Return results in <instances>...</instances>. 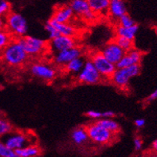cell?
Segmentation results:
<instances>
[{
  "mask_svg": "<svg viewBox=\"0 0 157 157\" xmlns=\"http://www.w3.org/2000/svg\"><path fill=\"white\" fill-rule=\"evenodd\" d=\"M83 66H84V61L83 60V59L78 58L66 64L65 65V69L68 72L79 73L83 67Z\"/></svg>",
  "mask_w": 157,
  "mask_h": 157,
  "instance_id": "cell-23",
  "label": "cell"
},
{
  "mask_svg": "<svg viewBox=\"0 0 157 157\" xmlns=\"http://www.w3.org/2000/svg\"><path fill=\"white\" fill-rule=\"evenodd\" d=\"M16 157H37L41 154V149L36 145H28L15 151Z\"/></svg>",
  "mask_w": 157,
  "mask_h": 157,
  "instance_id": "cell-18",
  "label": "cell"
},
{
  "mask_svg": "<svg viewBox=\"0 0 157 157\" xmlns=\"http://www.w3.org/2000/svg\"><path fill=\"white\" fill-rule=\"evenodd\" d=\"M4 143L6 147L10 150L15 151L18 149L23 148L24 147L28 146V137L23 133H14V134L9 135L5 139Z\"/></svg>",
  "mask_w": 157,
  "mask_h": 157,
  "instance_id": "cell-13",
  "label": "cell"
},
{
  "mask_svg": "<svg viewBox=\"0 0 157 157\" xmlns=\"http://www.w3.org/2000/svg\"><path fill=\"white\" fill-rule=\"evenodd\" d=\"M74 12L69 5H63L56 9L52 19L57 23H68L74 16Z\"/></svg>",
  "mask_w": 157,
  "mask_h": 157,
  "instance_id": "cell-15",
  "label": "cell"
},
{
  "mask_svg": "<svg viewBox=\"0 0 157 157\" xmlns=\"http://www.w3.org/2000/svg\"><path fill=\"white\" fill-rule=\"evenodd\" d=\"M101 79V75L95 68L92 63L90 60L85 62L84 66L78 75V82L86 84H95L99 83Z\"/></svg>",
  "mask_w": 157,
  "mask_h": 157,
  "instance_id": "cell-7",
  "label": "cell"
},
{
  "mask_svg": "<svg viewBox=\"0 0 157 157\" xmlns=\"http://www.w3.org/2000/svg\"><path fill=\"white\" fill-rule=\"evenodd\" d=\"M45 30L48 31V34H49V38L51 39V40L59 37L60 35L59 33L57 31V30H56L52 25L50 24L48 22L45 24Z\"/></svg>",
  "mask_w": 157,
  "mask_h": 157,
  "instance_id": "cell-30",
  "label": "cell"
},
{
  "mask_svg": "<svg viewBox=\"0 0 157 157\" xmlns=\"http://www.w3.org/2000/svg\"><path fill=\"white\" fill-rule=\"evenodd\" d=\"M151 147L154 151H156L157 149V140H153L152 143H151Z\"/></svg>",
  "mask_w": 157,
  "mask_h": 157,
  "instance_id": "cell-37",
  "label": "cell"
},
{
  "mask_svg": "<svg viewBox=\"0 0 157 157\" xmlns=\"http://www.w3.org/2000/svg\"><path fill=\"white\" fill-rule=\"evenodd\" d=\"M116 116V113L112 111H106L104 112H102V118L103 119H112Z\"/></svg>",
  "mask_w": 157,
  "mask_h": 157,
  "instance_id": "cell-33",
  "label": "cell"
},
{
  "mask_svg": "<svg viewBox=\"0 0 157 157\" xmlns=\"http://www.w3.org/2000/svg\"><path fill=\"white\" fill-rule=\"evenodd\" d=\"M90 61L92 63L95 68L97 70L101 77L110 78L116 69V65L111 63L106 59L101 52H96L92 55Z\"/></svg>",
  "mask_w": 157,
  "mask_h": 157,
  "instance_id": "cell-6",
  "label": "cell"
},
{
  "mask_svg": "<svg viewBox=\"0 0 157 157\" xmlns=\"http://www.w3.org/2000/svg\"><path fill=\"white\" fill-rule=\"evenodd\" d=\"M6 30L17 39L26 36L28 31L27 19L23 15L17 12H10L5 16Z\"/></svg>",
  "mask_w": 157,
  "mask_h": 157,
  "instance_id": "cell-2",
  "label": "cell"
},
{
  "mask_svg": "<svg viewBox=\"0 0 157 157\" xmlns=\"http://www.w3.org/2000/svg\"><path fill=\"white\" fill-rule=\"evenodd\" d=\"M69 6L74 14L80 15L87 21H93L96 19V14L90 9L88 2L86 0H73Z\"/></svg>",
  "mask_w": 157,
  "mask_h": 157,
  "instance_id": "cell-8",
  "label": "cell"
},
{
  "mask_svg": "<svg viewBox=\"0 0 157 157\" xmlns=\"http://www.w3.org/2000/svg\"><path fill=\"white\" fill-rule=\"evenodd\" d=\"M101 53L106 59L114 65H116L125 55V52L114 41L108 43L104 47Z\"/></svg>",
  "mask_w": 157,
  "mask_h": 157,
  "instance_id": "cell-9",
  "label": "cell"
},
{
  "mask_svg": "<svg viewBox=\"0 0 157 157\" xmlns=\"http://www.w3.org/2000/svg\"><path fill=\"white\" fill-rule=\"evenodd\" d=\"M116 44H117L119 47H120L121 49L124 51L125 53L126 52H130L131 50H132L134 48V44H133V41L132 40H129V39H127L125 38L119 37V36H116L113 40Z\"/></svg>",
  "mask_w": 157,
  "mask_h": 157,
  "instance_id": "cell-24",
  "label": "cell"
},
{
  "mask_svg": "<svg viewBox=\"0 0 157 157\" xmlns=\"http://www.w3.org/2000/svg\"><path fill=\"white\" fill-rule=\"evenodd\" d=\"M2 58L10 66H20L27 61L28 56L18 41L15 39L2 50Z\"/></svg>",
  "mask_w": 157,
  "mask_h": 157,
  "instance_id": "cell-1",
  "label": "cell"
},
{
  "mask_svg": "<svg viewBox=\"0 0 157 157\" xmlns=\"http://www.w3.org/2000/svg\"><path fill=\"white\" fill-rule=\"evenodd\" d=\"M30 71L34 76L44 80H52L56 75V70L53 67L44 63H34Z\"/></svg>",
  "mask_w": 157,
  "mask_h": 157,
  "instance_id": "cell-11",
  "label": "cell"
},
{
  "mask_svg": "<svg viewBox=\"0 0 157 157\" xmlns=\"http://www.w3.org/2000/svg\"><path fill=\"white\" fill-rule=\"evenodd\" d=\"M143 57V53L139 50L133 48L130 52H126L123 58L116 64L117 69L125 68L128 67L140 64Z\"/></svg>",
  "mask_w": 157,
  "mask_h": 157,
  "instance_id": "cell-10",
  "label": "cell"
},
{
  "mask_svg": "<svg viewBox=\"0 0 157 157\" xmlns=\"http://www.w3.org/2000/svg\"><path fill=\"white\" fill-rule=\"evenodd\" d=\"M148 157H157V156H156V154H152V155H149Z\"/></svg>",
  "mask_w": 157,
  "mask_h": 157,
  "instance_id": "cell-38",
  "label": "cell"
},
{
  "mask_svg": "<svg viewBox=\"0 0 157 157\" xmlns=\"http://www.w3.org/2000/svg\"><path fill=\"white\" fill-rule=\"evenodd\" d=\"M95 123L115 136H116L120 132V124L112 119H103L102 118L100 120H97Z\"/></svg>",
  "mask_w": 157,
  "mask_h": 157,
  "instance_id": "cell-19",
  "label": "cell"
},
{
  "mask_svg": "<svg viewBox=\"0 0 157 157\" xmlns=\"http://www.w3.org/2000/svg\"><path fill=\"white\" fill-rule=\"evenodd\" d=\"M108 11L112 18L119 19L123 15L127 14V6L124 1L112 0L109 2Z\"/></svg>",
  "mask_w": 157,
  "mask_h": 157,
  "instance_id": "cell-16",
  "label": "cell"
},
{
  "mask_svg": "<svg viewBox=\"0 0 157 157\" xmlns=\"http://www.w3.org/2000/svg\"><path fill=\"white\" fill-rule=\"evenodd\" d=\"M119 23H120V27H131L136 24L134 19L128 13L119 19Z\"/></svg>",
  "mask_w": 157,
  "mask_h": 157,
  "instance_id": "cell-27",
  "label": "cell"
},
{
  "mask_svg": "<svg viewBox=\"0 0 157 157\" xmlns=\"http://www.w3.org/2000/svg\"><path fill=\"white\" fill-rule=\"evenodd\" d=\"M140 64L133 65V66L125 67V68H116L110 79L116 87L124 88L128 86L131 78L139 75L140 74Z\"/></svg>",
  "mask_w": 157,
  "mask_h": 157,
  "instance_id": "cell-3",
  "label": "cell"
},
{
  "mask_svg": "<svg viewBox=\"0 0 157 157\" xmlns=\"http://www.w3.org/2000/svg\"><path fill=\"white\" fill-rule=\"evenodd\" d=\"M71 137L76 145H82L88 140V136L85 128H77L74 129Z\"/></svg>",
  "mask_w": 157,
  "mask_h": 157,
  "instance_id": "cell-21",
  "label": "cell"
},
{
  "mask_svg": "<svg viewBox=\"0 0 157 157\" xmlns=\"http://www.w3.org/2000/svg\"><path fill=\"white\" fill-rule=\"evenodd\" d=\"M87 2L90 9L97 15L98 13L108 11L110 1L109 0H89Z\"/></svg>",
  "mask_w": 157,
  "mask_h": 157,
  "instance_id": "cell-22",
  "label": "cell"
},
{
  "mask_svg": "<svg viewBox=\"0 0 157 157\" xmlns=\"http://www.w3.org/2000/svg\"><path fill=\"white\" fill-rule=\"evenodd\" d=\"M156 98H157V91L155 90V91H153L151 95H149L148 97L147 98V99H146V100H147V103H151V102L155 100V99H156Z\"/></svg>",
  "mask_w": 157,
  "mask_h": 157,
  "instance_id": "cell-35",
  "label": "cell"
},
{
  "mask_svg": "<svg viewBox=\"0 0 157 157\" xmlns=\"http://www.w3.org/2000/svg\"><path fill=\"white\" fill-rule=\"evenodd\" d=\"M81 55H82V51H81L80 48L75 47V48H71V49L57 52L56 56H55L54 61L58 65L65 66L71 61H72L75 59L80 58Z\"/></svg>",
  "mask_w": 157,
  "mask_h": 157,
  "instance_id": "cell-12",
  "label": "cell"
},
{
  "mask_svg": "<svg viewBox=\"0 0 157 157\" xmlns=\"http://www.w3.org/2000/svg\"><path fill=\"white\" fill-rule=\"evenodd\" d=\"M0 157H16L15 151L6 147L2 141L0 140Z\"/></svg>",
  "mask_w": 157,
  "mask_h": 157,
  "instance_id": "cell-28",
  "label": "cell"
},
{
  "mask_svg": "<svg viewBox=\"0 0 157 157\" xmlns=\"http://www.w3.org/2000/svg\"><path fill=\"white\" fill-rule=\"evenodd\" d=\"M134 147L136 151H140L143 147V140L140 136H136L134 138Z\"/></svg>",
  "mask_w": 157,
  "mask_h": 157,
  "instance_id": "cell-32",
  "label": "cell"
},
{
  "mask_svg": "<svg viewBox=\"0 0 157 157\" xmlns=\"http://www.w3.org/2000/svg\"><path fill=\"white\" fill-rule=\"evenodd\" d=\"M139 157H144V156H143V155H141V156H139Z\"/></svg>",
  "mask_w": 157,
  "mask_h": 157,
  "instance_id": "cell-39",
  "label": "cell"
},
{
  "mask_svg": "<svg viewBox=\"0 0 157 157\" xmlns=\"http://www.w3.org/2000/svg\"><path fill=\"white\" fill-rule=\"evenodd\" d=\"M86 116L90 119H92V120H99L102 119V112L95 111V110H90V111H87L86 112Z\"/></svg>",
  "mask_w": 157,
  "mask_h": 157,
  "instance_id": "cell-31",
  "label": "cell"
},
{
  "mask_svg": "<svg viewBox=\"0 0 157 157\" xmlns=\"http://www.w3.org/2000/svg\"><path fill=\"white\" fill-rule=\"evenodd\" d=\"M48 23L57 30L60 35L67 36V37H73L75 35V28L73 26L70 25L69 23H59L53 20L52 19L48 21Z\"/></svg>",
  "mask_w": 157,
  "mask_h": 157,
  "instance_id": "cell-17",
  "label": "cell"
},
{
  "mask_svg": "<svg viewBox=\"0 0 157 157\" xmlns=\"http://www.w3.org/2000/svg\"><path fill=\"white\" fill-rule=\"evenodd\" d=\"M12 125L4 118H0V137L10 134L12 131Z\"/></svg>",
  "mask_w": 157,
  "mask_h": 157,
  "instance_id": "cell-26",
  "label": "cell"
},
{
  "mask_svg": "<svg viewBox=\"0 0 157 157\" xmlns=\"http://www.w3.org/2000/svg\"><path fill=\"white\" fill-rule=\"evenodd\" d=\"M10 3L5 0H0V17H5L10 12Z\"/></svg>",
  "mask_w": 157,
  "mask_h": 157,
  "instance_id": "cell-29",
  "label": "cell"
},
{
  "mask_svg": "<svg viewBox=\"0 0 157 157\" xmlns=\"http://www.w3.org/2000/svg\"><path fill=\"white\" fill-rule=\"evenodd\" d=\"M139 30V26L137 24L134 25L131 27H119L116 28V36L125 38L127 39L133 41L136 37L137 31Z\"/></svg>",
  "mask_w": 157,
  "mask_h": 157,
  "instance_id": "cell-20",
  "label": "cell"
},
{
  "mask_svg": "<svg viewBox=\"0 0 157 157\" xmlns=\"http://www.w3.org/2000/svg\"><path fill=\"white\" fill-rule=\"evenodd\" d=\"M134 124L137 128H141L143 127H144V125L146 124V120L144 119H142V118L141 119H137V120H136L134 121Z\"/></svg>",
  "mask_w": 157,
  "mask_h": 157,
  "instance_id": "cell-34",
  "label": "cell"
},
{
  "mask_svg": "<svg viewBox=\"0 0 157 157\" xmlns=\"http://www.w3.org/2000/svg\"><path fill=\"white\" fill-rule=\"evenodd\" d=\"M12 40V35L6 29L0 30V52H2Z\"/></svg>",
  "mask_w": 157,
  "mask_h": 157,
  "instance_id": "cell-25",
  "label": "cell"
},
{
  "mask_svg": "<svg viewBox=\"0 0 157 157\" xmlns=\"http://www.w3.org/2000/svg\"><path fill=\"white\" fill-rule=\"evenodd\" d=\"M86 128L88 139H90L94 143L98 144H107L108 143L112 142V139L115 135L106 130L96 123L89 124Z\"/></svg>",
  "mask_w": 157,
  "mask_h": 157,
  "instance_id": "cell-5",
  "label": "cell"
},
{
  "mask_svg": "<svg viewBox=\"0 0 157 157\" xmlns=\"http://www.w3.org/2000/svg\"><path fill=\"white\" fill-rule=\"evenodd\" d=\"M27 56H37L44 52L47 46L45 40L39 38L26 35L16 39Z\"/></svg>",
  "mask_w": 157,
  "mask_h": 157,
  "instance_id": "cell-4",
  "label": "cell"
},
{
  "mask_svg": "<svg viewBox=\"0 0 157 157\" xmlns=\"http://www.w3.org/2000/svg\"><path fill=\"white\" fill-rule=\"evenodd\" d=\"M6 29L5 17H0V30Z\"/></svg>",
  "mask_w": 157,
  "mask_h": 157,
  "instance_id": "cell-36",
  "label": "cell"
},
{
  "mask_svg": "<svg viewBox=\"0 0 157 157\" xmlns=\"http://www.w3.org/2000/svg\"><path fill=\"white\" fill-rule=\"evenodd\" d=\"M51 47L53 51L60 52L65 50H68L75 47V39L74 37H67L63 35H59V37L51 41Z\"/></svg>",
  "mask_w": 157,
  "mask_h": 157,
  "instance_id": "cell-14",
  "label": "cell"
}]
</instances>
